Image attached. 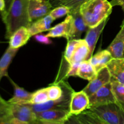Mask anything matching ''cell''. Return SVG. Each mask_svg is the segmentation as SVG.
<instances>
[{
  "label": "cell",
  "instance_id": "5",
  "mask_svg": "<svg viewBox=\"0 0 124 124\" xmlns=\"http://www.w3.org/2000/svg\"><path fill=\"white\" fill-rule=\"evenodd\" d=\"M52 8L48 0H29L28 11L31 23L49 14Z\"/></svg>",
  "mask_w": 124,
  "mask_h": 124
},
{
  "label": "cell",
  "instance_id": "24",
  "mask_svg": "<svg viewBox=\"0 0 124 124\" xmlns=\"http://www.w3.org/2000/svg\"><path fill=\"white\" fill-rule=\"evenodd\" d=\"M111 84L112 92L117 104L124 109V84L117 82L111 78Z\"/></svg>",
  "mask_w": 124,
  "mask_h": 124
},
{
  "label": "cell",
  "instance_id": "6",
  "mask_svg": "<svg viewBox=\"0 0 124 124\" xmlns=\"http://www.w3.org/2000/svg\"><path fill=\"white\" fill-rule=\"evenodd\" d=\"M8 104L13 118L29 123L38 121L36 113L33 111L30 104Z\"/></svg>",
  "mask_w": 124,
  "mask_h": 124
},
{
  "label": "cell",
  "instance_id": "38",
  "mask_svg": "<svg viewBox=\"0 0 124 124\" xmlns=\"http://www.w3.org/2000/svg\"><path fill=\"white\" fill-rule=\"evenodd\" d=\"M39 124H67L66 122H65V123H64V122H42V121H39Z\"/></svg>",
  "mask_w": 124,
  "mask_h": 124
},
{
  "label": "cell",
  "instance_id": "36",
  "mask_svg": "<svg viewBox=\"0 0 124 124\" xmlns=\"http://www.w3.org/2000/svg\"><path fill=\"white\" fill-rule=\"evenodd\" d=\"M6 10V2L5 0H0V12L1 13Z\"/></svg>",
  "mask_w": 124,
  "mask_h": 124
},
{
  "label": "cell",
  "instance_id": "34",
  "mask_svg": "<svg viewBox=\"0 0 124 124\" xmlns=\"http://www.w3.org/2000/svg\"><path fill=\"white\" fill-rule=\"evenodd\" d=\"M11 123L12 124H40L39 121L38 120V121H35L34 122H31V123H29V122H22V121H19V120L16 119L12 118V121H11Z\"/></svg>",
  "mask_w": 124,
  "mask_h": 124
},
{
  "label": "cell",
  "instance_id": "9",
  "mask_svg": "<svg viewBox=\"0 0 124 124\" xmlns=\"http://www.w3.org/2000/svg\"><path fill=\"white\" fill-rule=\"evenodd\" d=\"M111 79V76L108 69L107 67H104L98 71L96 77L92 81H90L82 90L90 97L103 86L110 83Z\"/></svg>",
  "mask_w": 124,
  "mask_h": 124
},
{
  "label": "cell",
  "instance_id": "32",
  "mask_svg": "<svg viewBox=\"0 0 124 124\" xmlns=\"http://www.w3.org/2000/svg\"><path fill=\"white\" fill-rule=\"evenodd\" d=\"M67 124H85L82 122H81L76 116L75 115H71L68 121H67Z\"/></svg>",
  "mask_w": 124,
  "mask_h": 124
},
{
  "label": "cell",
  "instance_id": "20",
  "mask_svg": "<svg viewBox=\"0 0 124 124\" xmlns=\"http://www.w3.org/2000/svg\"><path fill=\"white\" fill-rule=\"evenodd\" d=\"M113 57L107 50H102L93 55L88 60L91 62L97 73L104 67H106Z\"/></svg>",
  "mask_w": 124,
  "mask_h": 124
},
{
  "label": "cell",
  "instance_id": "37",
  "mask_svg": "<svg viewBox=\"0 0 124 124\" xmlns=\"http://www.w3.org/2000/svg\"><path fill=\"white\" fill-rule=\"evenodd\" d=\"M13 1V0H5V2H6V10H5V12L8 10V8H9L10 7L11 4H12Z\"/></svg>",
  "mask_w": 124,
  "mask_h": 124
},
{
  "label": "cell",
  "instance_id": "21",
  "mask_svg": "<svg viewBox=\"0 0 124 124\" xmlns=\"http://www.w3.org/2000/svg\"><path fill=\"white\" fill-rule=\"evenodd\" d=\"M19 49H14L8 46L3 55L0 58V82L4 76L8 77V69L12 63L13 58Z\"/></svg>",
  "mask_w": 124,
  "mask_h": 124
},
{
  "label": "cell",
  "instance_id": "15",
  "mask_svg": "<svg viewBox=\"0 0 124 124\" xmlns=\"http://www.w3.org/2000/svg\"><path fill=\"white\" fill-rule=\"evenodd\" d=\"M28 28L21 27L16 30L9 38V47L14 49H19L27 43L31 38Z\"/></svg>",
  "mask_w": 124,
  "mask_h": 124
},
{
  "label": "cell",
  "instance_id": "3",
  "mask_svg": "<svg viewBox=\"0 0 124 124\" xmlns=\"http://www.w3.org/2000/svg\"><path fill=\"white\" fill-rule=\"evenodd\" d=\"M63 88L62 96L60 99L56 101H48L46 102L39 104H30L33 111L36 113L41 112L51 109H60L70 111V104L71 93L73 92V88L69 83L64 80L59 82Z\"/></svg>",
  "mask_w": 124,
  "mask_h": 124
},
{
  "label": "cell",
  "instance_id": "39",
  "mask_svg": "<svg viewBox=\"0 0 124 124\" xmlns=\"http://www.w3.org/2000/svg\"><path fill=\"white\" fill-rule=\"evenodd\" d=\"M2 99V98L1 96V95H0V99Z\"/></svg>",
  "mask_w": 124,
  "mask_h": 124
},
{
  "label": "cell",
  "instance_id": "26",
  "mask_svg": "<svg viewBox=\"0 0 124 124\" xmlns=\"http://www.w3.org/2000/svg\"><path fill=\"white\" fill-rule=\"evenodd\" d=\"M47 92L49 101H56L60 99L64 93L62 87L59 83H53L47 87Z\"/></svg>",
  "mask_w": 124,
  "mask_h": 124
},
{
  "label": "cell",
  "instance_id": "23",
  "mask_svg": "<svg viewBox=\"0 0 124 124\" xmlns=\"http://www.w3.org/2000/svg\"><path fill=\"white\" fill-rule=\"evenodd\" d=\"M76 116L85 124H108L98 115L89 110H85Z\"/></svg>",
  "mask_w": 124,
  "mask_h": 124
},
{
  "label": "cell",
  "instance_id": "22",
  "mask_svg": "<svg viewBox=\"0 0 124 124\" xmlns=\"http://www.w3.org/2000/svg\"><path fill=\"white\" fill-rule=\"evenodd\" d=\"M97 73H98L90 61L85 60L82 62L79 65L77 76L90 82L96 77Z\"/></svg>",
  "mask_w": 124,
  "mask_h": 124
},
{
  "label": "cell",
  "instance_id": "8",
  "mask_svg": "<svg viewBox=\"0 0 124 124\" xmlns=\"http://www.w3.org/2000/svg\"><path fill=\"white\" fill-rule=\"evenodd\" d=\"M90 107L89 96L85 92L81 90L71 93L70 104V113L71 115H79L88 110Z\"/></svg>",
  "mask_w": 124,
  "mask_h": 124
},
{
  "label": "cell",
  "instance_id": "2",
  "mask_svg": "<svg viewBox=\"0 0 124 124\" xmlns=\"http://www.w3.org/2000/svg\"><path fill=\"white\" fill-rule=\"evenodd\" d=\"M113 6L108 0H87L79 8V12L88 28L94 27L108 18Z\"/></svg>",
  "mask_w": 124,
  "mask_h": 124
},
{
  "label": "cell",
  "instance_id": "28",
  "mask_svg": "<svg viewBox=\"0 0 124 124\" xmlns=\"http://www.w3.org/2000/svg\"><path fill=\"white\" fill-rule=\"evenodd\" d=\"M79 40V39H71L67 41V44L65 52L64 53L63 59L69 65L70 64V60H71V57L73 54L74 51H75V47L78 43Z\"/></svg>",
  "mask_w": 124,
  "mask_h": 124
},
{
  "label": "cell",
  "instance_id": "35",
  "mask_svg": "<svg viewBox=\"0 0 124 124\" xmlns=\"http://www.w3.org/2000/svg\"><path fill=\"white\" fill-rule=\"evenodd\" d=\"M48 1H49L52 4V6H53V7L54 8V7L59 6V5H60V4L64 0H48Z\"/></svg>",
  "mask_w": 124,
  "mask_h": 124
},
{
  "label": "cell",
  "instance_id": "16",
  "mask_svg": "<svg viewBox=\"0 0 124 124\" xmlns=\"http://www.w3.org/2000/svg\"><path fill=\"white\" fill-rule=\"evenodd\" d=\"M8 78L13 85L14 92L13 97L7 101V102L11 104H29L31 101L33 93L27 92L24 88L19 87L12 79L10 78L9 76Z\"/></svg>",
  "mask_w": 124,
  "mask_h": 124
},
{
  "label": "cell",
  "instance_id": "27",
  "mask_svg": "<svg viewBox=\"0 0 124 124\" xmlns=\"http://www.w3.org/2000/svg\"><path fill=\"white\" fill-rule=\"evenodd\" d=\"M47 88H41L32 93L31 101L28 104H39L48 101Z\"/></svg>",
  "mask_w": 124,
  "mask_h": 124
},
{
  "label": "cell",
  "instance_id": "18",
  "mask_svg": "<svg viewBox=\"0 0 124 124\" xmlns=\"http://www.w3.org/2000/svg\"><path fill=\"white\" fill-rule=\"evenodd\" d=\"M54 21L53 18L48 14L33 22L28 27L31 36H35L44 31H48L51 29V24Z\"/></svg>",
  "mask_w": 124,
  "mask_h": 124
},
{
  "label": "cell",
  "instance_id": "4",
  "mask_svg": "<svg viewBox=\"0 0 124 124\" xmlns=\"http://www.w3.org/2000/svg\"><path fill=\"white\" fill-rule=\"evenodd\" d=\"M88 110L108 124H124V109L117 102L90 107Z\"/></svg>",
  "mask_w": 124,
  "mask_h": 124
},
{
  "label": "cell",
  "instance_id": "31",
  "mask_svg": "<svg viewBox=\"0 0 124 124\" xmlns=\"http://www.w3.org/2000/svg\"><path fill=\"white\" fill-rule=\"evenodd\" d=\"M35 39L37 42L43 44L48 45L52 43V41L50 39V38L47 37L46 35L37 34V35H35Z\"/></svg>",
  "mask_w": 124,
  "mask_h": 124
},
{
  "label": "cell",
  "instance_id": "25",
  "mask_svg": "<svg viewBox=\"0 0 124 124\" xmlns=\"http://www.w3.org/2000/svg\"><path fill=\"white\" fill-rule=\"evenodd\" d=\"M12 118L8 102L3 98L0 99V124H12Z\"/></svg>",
  "mask_w": 124,
  "mask_h": 124
},
{
  "label": "cell",
  "instance_id": "11",
  "mask_svg": "<svg viewBox=\"0 0 124 124\" xmlns=\"http://www.w3.org/2000/svg\"><path fill=\"white\" fill-rule=\"evenodd\" d=\"M70 15H72V20L67 41L71 39H79L84 31H85L88 27L80 13L79 9L73 12Z\"/></svg>",
  "mask_w": 124,
  "mask_h": 124
},
{
  "label": "cell",
  "instance_id": "33",
  "mask_svg": "<svg viewBox=\"0 0 124 124\" xmlns=\"http://www.w3.org/2000/svg\"><path fill=\"white\" fill-rule=\"evenodd\" d=\"M110 3L113 7L116 6H121L124 12V0H111Z\"/></svg>",
  "mask_w": 124,
  "mask_h": 124
},
{
  "label": "cell",
  "instance_id": "1",
  "mask_svg": "<svg viewBox=\"0 0 124 124\" xmlns=\"http://www.w3.org/2000/svg\"><path fill=\"white\" fill-rule=\"evenodd\" d=\"M29 0H13L8 10L1 13L2 20L6 27L5 38L10 37L21 27H29L31 22L28 11Z\"/></svg>",
  "mask_w": 124,
  "mask_h": 124
},
{
  "label": "cell",
  "instance_id": "13",
  "mask_svg": "<svg viewBox=\"0 0 124 124\" xmlns=\"http://www.w3.org/2000/svg\"><path fill=\"white\" fill-rule=\"evenodd\" d=\"M72 15L69 14L63 21L51 28L46 36L48 38H65L67 40L71 29Z\"/></svg>",
  "mask_w": 124,
  "mask_h": 124
},
{
  "label": "cell",
  "instance_id": "30",
  "mask_svg": "<svg viewBox=\"0 0 124 124\" xmlns=\"http://www.w3.org/2000/svg\"><path fill=\"white\" fill-rule=\"evenodd\" d=\"M87 0H64L59 6H65L70 10V14L79 9L82 4Z\"/></svg>",
  "mask_w": 124,
  "mask_h": 124
},
{
  "label": "cell",
  "instance_id": "12",
  "mask_svg": "<svg viewBox=\"0 0 124 124\" xmlns=\"http://www.w3.org/2000/svg\"><path fill=\"white\" fill-rule=\"evenodd\" d=\"M108 18L103 21L100 24H99L97 26L92 28H88L86 33L85 37L84 39L87 42L88 44V48L90 50L89 56H88V60L93 55V52L95 49L96 45L97 42L99 38V36L101 35L105 25Z\"/></svg>",
  "mask_w": 124,
  "mask_h": 124
},
{
  "label": "cell",
  "instance_id": "40",
  "mask_svg": "<svg viewBox=\"0 0 124 124\" xmlns=\"http://www.w3.org/2000/svg\"><path fill=\"white\" fill-rule=\"evenodd\" d=\"M122 24H124V20L123 21V22H122Z\"/></svg>",
  "mask_w": 124,
  "mask_h": 124
},
{
  "label": "cell",
  "instance_id": "10",
  "mask_svg": "<svg viewBox=\"0 0 124 124\" xmlns=\"http://www.w3.org/2000/svg\"><path fill=\"white\" fill-rule=\"evenodd\" d=\"M71 116L70 111L60 109H51L36 113L38 121L47 122H64L65 123Z\"/></svg>",
  "mask_w": 124,
  "mask_h": 124
},
{
  "label": "cell",
  "instance_id": "19",
  "mask_svg": "<svg viewBox=\"0 0 124 124\" xmlns=\"http://www.w3.org/2000/svg\"><path fill=\"white\" fill-rule=\"evenodd\" d=\"M90 50L85 40L79 39L75 47L69 65L71 64H79L84 61L88 60Z\"/></svg>",
  "mask_w": 124,
  "mask_h": 124
},
{
  "label": "cell",
  "instance_id": "17",
  "mask_svg": "<svg viewBox=\"0 0 124 124\" xmlns=\"http://www.w3.org/2000/svg\"><path fill=\"white\" fill-rule=\"evenodd\" d=\"M111 78L124 84V58H113L107 65Z\"/></svg>",
  "mask_w": 124,
  "mask_h": 124
},
{
  "label": "cell",
  "instance_id": "14",
  "mask_svg": "<svg viewBox=\"0 0 124 124\" xmlns=\"http://www.w3.org/2000/svg\"><path fill=\"white\" fill-rule=\"evenodd\" d=\"M107 50L113 58H124V24H122L121 30Z\"/></svg>",
  "mask_w": 124,
  "mask_h": 124
},
{
  "label": "cell",
  "instance_id": "7",
  "mask_svg": "<svg viewBox=\"0 0 124 124\" xmlns=\"http://www.w3.org/2000/svg\"><path fill=\"white\" fill-rule=\"evenodd\" d=\"M89 108L90 107L100 106L108 103L117 102L113 93L111 82L105 85L98 90L96 93L89 97Z\"/></svg>",
  "mask_w": 124,
  "mask_h": 124
},
{
  "label": "cell",
  "instance_id": "29",
  "mask_svg": "<svg viewBox=\"0 0 124 124\" xmlns=\"http://www.w3.org/2000/svg\"><path fill=\"white\" fill-rule=\"evenodd\" d=\"M70 10L68 7L65 6H59L54 7L50 12V15L53 18L54 20L61 18L65 15L70 14Z\"/></svg>",
  "mask_w": 124,
  "mask_h": 124
}]
</instances>
